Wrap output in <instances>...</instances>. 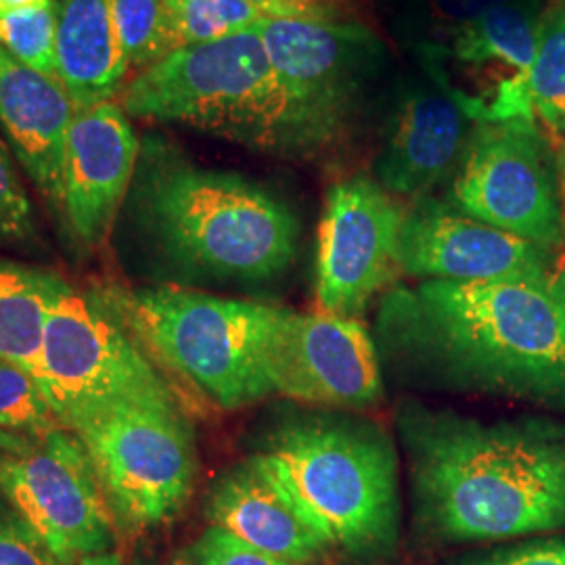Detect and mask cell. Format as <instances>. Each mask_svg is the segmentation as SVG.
<instances>
[{
	"label": "cell",
	"mask_w": 565,
	"mask_h": 565,
	"mask_svg": "<svg viewBox=\"0 0 565 565\" xmlns=\"http://www.w3.org/2000/svg\"><path fill=\"white\" fill-rule=\"evenodd\" d=\"M448 198L467 216L545 249L565 242L557 177L532 120L478 124Z\"/></svg>",
	"instance_id": "9c48e42d"
},
{
	"label": "cell",
	"mask_w": 565,
	"mask_h": 565,
	"mask_svg": "<svg viewBox=\"0 0 565 565\" xmlns=\"http://www.w3.org/2000/svg\"><path fill=\"white\" fill-rule=\"evenodd\" d=\"M128 70L137 74L179 51L163 0H109Z\"/></svg>",
	"instance_id": "603a6c76"
},
{
	"label": "cell",
	"mask_w": 565,
	"mask_h": 565,
	"mask_svg": "<svg viewBox=\"0 0 565 565\" xmlns=\"http://www.w3.org/2000/svg\"><path fill=\"white\" fill-rule=\"evenodd\" d=\"M32 446H34V440L20 438V436H13V434L0 429V452H4V455H21V452H28Z\"/></svg>",
	"instance_id": "836d02e7"
},
{
	"label": "cell",
	"mask_w": 565,
	"mask_h": 565,
	"mask_svg": "<svg viewBox=\"0 0 565 565\" xmlns=\"http://www.w3.org/2000/svg\"><path fill=\"white\" fill-rule=\"evenodd\" d=\"M107 296L145 350L207 401L242 408L270 394L263 369L266 303L177 287Z\"/></svg>",
	"instance_id": "8992f818"
},
{
	"label": "cell",
	"mask_w": 565,
	"mask_h": 565,
	"mask_svg": "<svg viewBox=\"0 0 565 565\" xmlns=\"http://www.w3.org/2000/svg\"><path fill=\"white\" fill-rule=\"evenodd\" d=\"M530 103L546 126L565 135V2L553 4L541 15L530 72Z\"/></svg>",
	"instance_id": "7402d4cb"
},
{
	"label": "cell",
	"mask_w": 565,
	"mask_h": 565,
	"mask_svg": "<svg viewBox=\"0 0 565 565\" xmlns=\"http://www.w3.org/2000/svg\"><path fill=\"white\" fill-rule=\"evenodd\" d=\"M505 2L509 0H431V7L438 20L446 21L459 30L484 18L486 13L494 11Z\"/></svg>",
	"instance_id": "1f68e13d"
},
{
	"label": "cell",
	"mask_w": 565,
	"mask_h": 565,
	"mask_svg": "<svg viewBox=\"0 0 565 565\" xmlns=\"http://www.w3.org/2000/svg\"><path fill=\"white\" fill-rule=\"evenodd\" d=\"M61 427L34 375L0 359V429L39 443Z\"/></svg>",
	"instance_id": "d4e9b609"
},
{
	"label": "cell",
	"mask_w": 565,
	"mask_h": 565,
	"mask_svg": "<svg viewBox=\"0 0 565 565\" xmlns=\"http://www.w3.org/2000/svg\"><path fill=\"white\" fill-rule=\"evenodd\" d=\"M404 210L377 181L335 182L324 200L315 298L327 315L354 319L401 273Z\"/></svg>",
	"instance_id": "7c38bea8"
},
{
	"label": "cell",
	"mask_w": 565,
	"mask_h": 565,
	"mask_svg": "<svg viewBox=\"0 0 565 565\" xmlns=\"http://www.w3.org/2000/svg\"><path fill=\"white\" fill-rule=\"evenodd\" d=\"M46 2H53V0H0V13H13L30 7H41Z\"/></svg>",
	"instance_id": "d590c367"
},
{
	"label": "cell",
	"mask_w": 565,
	"mask_h": 565,
	"mask_svg": "<svg viewBox=\"0 0 565 565\" xmlns=\"http://www.w3.org/2000/svg\"><path fill=\"white\" fill-rule=\"evenodd\" d=\"M555 177H557V193H559V207H562V223L565 235V139L559 141L555 149Z\"/></svg>",
	"instance_id": "d6a6232c"
},
{
	"label": "cell",
	"mask_w": 565,
	"mask_h": 565,
	"mask_svg": "<svg viewBox=\"0 0 565 565\" xmlns=\"http://www.w3.org/2000/svg\"><path fill=\"white\" fill-rule=\"evenodd\" d=\"M63 279L0 258V359L36 373L49 308Z\"/></svg>",
	"instance_id": "44dd1931"
},
{
	"label": "cell",
	"mask_w": 565,
	"mask_h": 565,
	"mask_svg": "<svg viewBox=\"0 0 565 565\" xmlns=\"http://www.w3.org/2000/svg\"><path fill=\"white\" fill-rule=\"evenodd\" d=\"M0 565H76L42 541L13 505L0 494Z\"/></svg>",
	"instance_id": "83f0119b"
},
{
	"label": "cell",
	"mask_w": 565,
	"mask_h": 565,
	"mask_svg": "<svg viewBox=\"0 0 565 565\" xmlns=\"http://www.w3.org/2000/svg\"><path fill=\"white\" fill-rule=\"evenodd\" d=\"M0 46L23 65L57 78V0L0 13Z\"/></svg>",
	"instance_id": "484cf974"
},
{
	"label": "cell",
	"mask_w": 565,
	"mask_h": 565,
	"mask_svg": "<svg viewBox=\"0 0 565 565\" xmlns=\"http://www.w3.org/2000/svg\"><path fill=\"white\" fill-rule=\"evenodd\" d=\"M207 518L243 543L289 564H308L329 548L263 455L233 467L214 484Z\"/></svg>",
	"instance_id": "e0dca14e"
},
{
	"label": "cell",
	"mask_w": 565,
	"mask_h": 565,
	"mask_svg": "<svg viewBox=\"0 0 565 565\" xmlns=\"http://www.w3.org/2000/svg\"><path fill=\"white\" fill-rule=\"evenodd\" d=\"M118 99L128 118L184 124L263 151L306 153L323 147L256 28L182 46L135 74Z\"/></svg>",
	"instance_id": "277c9868"
},
{
	"label": "cell",
	"mask_w": 565,
	"mask_h": 565,
	"mask_svg": "<svg viewBox=\"0 0 565 565\" xmlns=\"http://www.w3.org/2000/svg\"><path fill=\"white\" fill-rule=\"evenodd\" d=\"M263 369L270 394L331 408H364L382 396L377 345L356 319L266 308Z\"/></svg>",
	"instance_id": "8fae6325"
},
{
	"label": "cell",
	"mask_w": 565,
	"mask_h": 565,
	"mask_svg": "<svg viewBox=\"0 0 565 565\" xmlns=\"http://www.w3.org/2000/svg\"><path fill=\"white\" fill-rule=\"evenodd\" d=\"M74 434L124 524L153 527L181 511L198 461L191 429L177 403L124 404Z\"/></svg>",
	"instance_id": "ba28073f"
},
{
	"label": "cell",
	"mask_w": 565,
	"mask_h": 565,
	"mask_svg": "<svg viewBox=\"0 0 565 565\" xmlns=\"http://www.w3.org/2000/svg\"><path fill=\"white\" fill-rule=\"evenodd\" d=\"M264 20H335L323 0H247Z\"/></svg>",
	"instance_id": "4dcf8cb0"
},
{
	"label": "cell",
	"mask_w": 565,
	"mask_h": 565,
	"mask_svg": "<svg viewBox=\"0 0 565 565\" xmlns=\"http://www.w3.org/2000/svg\"><path fill=\"white\" fill-rule=\"evenodd\" d=\"M256 30L321 145L333 141L371 78L375 36L338 20H263Z\"/></svg>",
	"instance_id": "4fadbf2b"
},
{
	"label": "cell",
	"mask_w": 565,
	"mask_h": 565,
	"mask_svg": "<svg viewBox=\"0 0 565 565\" xmlns=\"http://www.w3.org/2000/svg\"><path fill=\"white\" fill-rule=\"evenodd\" d=\"M36 218L9 147L0 141V245H28L36 239Z\"/></svg>",
	"instance_id": "4316f807"
},
{
	"label": "cell",
	"mask_w": 565,
	"mask_h": 565,
	"mask_svg": "<svg viewBox=\"0 0 565 565\" xmlns=\"http://www.w3.org/2000/svg\"><path fill=\"white\" fill-rule=\"evenodd\" d=\"M195 565H296L266 555L218 525H210L193 548Z\"/></svg>",
	"instance_id": "f1b7e54d"
},
{
	"label": "cell",
	"mask_w": 565,
	"mask_h": 565,
	"mask_svg": "<svg viewBox=\"0 0 565 565\" xmlns=\"http://www.w3.org/2000/svg\"><path fill=\"white\" fill-rule=\"evenodd\" d=\"M380 340L436 382L565 411V315L548 281H422L385 294Z\"/></svg>",
	"instance_id": "6da1fadb"
},
{
	"label": "cell",
	"mask_w": 565,
	"mask_h": 565,
	"mask_svg": "<svg viewBox=\"0 0 565 565\" xmlns=\"http://www.w3.org/2000/svg\"><path fill=\"white\" fill-rule=\"evenodd\" d=\"M422 520L450 541L565 527V429L480 424L443 413L406 422Z\"/></svg>",
	"instance_id": "7a4b0ae2"
},
{
	"label": "cell",
	"mask_w": 565,
	"mask_h": 565,
	"mask_svg": "<svg viewBox=\"0 0 565 565\" xmlns=\"http://www.w3.org/2000/svg\"><path fill=\"white\" fill-rule=\"evenodd\" d=\"M548 249L476 221L450 203L406 210L398 235L401 273L424 281H548Z\"/></svg>",
	"instance_id": "5bb4252c"
},
{
	"label": "cell",
	"mask_w": 565,
	"mask_h": 565,
	"mask_svg": "<svg viewBox=\"0 0 565 565\" xmlns=\"http://www.w3.org/2000/svg\"><path fill=\"white\" fill-rule=\"evenodd\" d=\"M128 61L109 0H57V78L76 109L114 102Z\"/></svg>",
	"instance_id": "ffe728a7"
},
{
	"label": "cell",
	"mask_w": 565,
	"mask_h": 565,
	"mask_svg": "<svg viewBox=\"0 0 565 565\" xmlns=\"http://www.w3.org/2000/svg\"><path fill=\"white\" fill-rule=\"evenodd\" d=\"M76 107L60 82L0 46V128L42 198L63 214V168Z\"/></svg>",
	"instance_id": "ac0fdd59"
},
{
	"label": "cell",
	"mask_w": 565,
	"mask_h": 565,
	"mask_svg": "<svg viewBox=\"0 0 565 565\" xmlns=\"http://www.w3.org/2000/svg\"><path fill=\"white\" fill-rule=\"evenodd\" d=\"M541 15L525 0H509L455 32L448 60L461 84L446 88L476 124L532 120L530 72Z\"/></svg>",
	"instance_id": "9a60e30c"
},
{
	"label": "cell",
	"mask_w": 565,
	"mask_h": 565,
	"mask_svg": "<svg viewBox=\"0 0 565 565\" xmlns=\"http://www.w3.org/2000/svg\"><path fill=\"white\" fill-rule=\"evenodd\" d=\"M0 494L61 559L111 553L116 515L81 438L61 427L28 452H0Z\"/></svg>",
	"instance_id": "30bf717a"
},
{
	"label": "cell",
	"mask_w": 565,
	"mask_h": 565,
	"mask_svg": "<svg viewBox=\"0 0 565 565\" xmlns=\"http://www.w3.org/2000/svg\"><path fill=\"white\" fill-rule=\"evenodd\" d=\"M179 46L221 41L254 30L263 15L247 0H163Z\"/></svg>",
	"instance_id": "cb8c5ba5"
},
{
	"label": "cell",
	"mask_w": 565,
	"mask_h": 565,
	"mask_svg": "<svg viewBox=\"0 0 565 565\" xmlns=\"http://www.w3.org/2000/svg\"><path fill=\"white\" fill-rule=\"evenodd\" d=\"M471 118L445 86L411 93L396 111L377 179L390 195L417 198L461 162Z\"/></svg>",
	"instance_id": "d6986e66"
},
{
	"label": "cell",
	"mask_w": 565,
	"mask_h": 565,
	"mask_svg": "<svg viewBox=\"0 0 565 565\" xmlns=\"http://www.w3.org/2000/svg\"><path fill=\"white\" fill-rule=\"evenodd\" d=\"M141 141L120 103L76 109L63 168V218L81 245L105 243L120 216Z\"/></svg>",
	"instance_id": "2e32d148"
},
{
	"label": "cell",
	"mask_w": 565,
	"mask_h": 565,
	"mask_svg": "<svg viewBox=\"0 0 565 565\" xmlns=\"http://www.w3.org/2000/svg\"><path fill=\"white\" fill-rule=\"evenodd\" d=\"M34 380L70 431L124 404L174 403L107 291H84L67 281L49 308Z\"/></svg>",
	"instance_id": "52a82bcc"
},
{
	"label": "cell",
	"mask_w": 565,
	"mask_h": 565,
	"mask_svg": "<svg viewBox=\"0 0 565 565\" xmlns=\"http://www.w3.org/2000/svg\"><path fill=\"white\" fill-rule=\"evenodd\" d=\"M81 565H124L118 555L114 553H105V555H95V557H86L82 559Z\"/></svg>",
	"instance_id": "8d00e7d4"
},
{
	"label": "cell",
	"mask_w": 565,
	"mask_h": 565,
	"mask_svg": "<svg viewBox=\"0 0 565 565\" xmlns=\"http://www.w3.org/2000/svg\"><path fill=\"white\" fill-rule=\"evenodd\" d=\"M548 289H551L555 302L559 303V308L564 310L565 315V260L559 264L555 275L548 277Z\"/></svg>",
	"instance_id": "e575fe53"
},
{
	"label": "cell",
	"mask_w": 565,
	"mask_h": 565,
	"mask_svg": "<svg viewBox=\"0 0 565 565\" xmlns=\"http://www.w3.org/2000/svg\"><path fill=\"white\" fill-rule=\"evenodd\" d=\"M120 216L130 237L191 279L273 281L298 254L289 205L242 174L189 162L160 137L142 139Z\"/></svg>",
	"instance_id": "3957f363"
},
{
	"label": "cell",
	"mask_w": 565,
	"mask_h": 565,
	"mask_svg": "<svg viewBox=\"0 0 565 565\" xmlns=\"http://www.w3.org/2000/svg\"><path fill=\"white\" fill-rule=\"evenodd\" d=\"M463 565H565V541H536L490 553Z\"/></svg>",
	"instance_id": "f546056e"
},
{
	"label": "cell",
	"mask_w": 565,
	"mask_h": 565,
	"mask_svg": "<svg viewBox=\"0 0 565 565\" xmlns=\"http://www.w3.org/2000/svg\"><path fill=\"white\" fill-rule=\"evenodd\" d=\"M329 546L354 555L398 539V467L373 425L312 415L281 425L260 452Z\"/></svg>",
	"instance_id": "5b68a950"
}]
</instances>
